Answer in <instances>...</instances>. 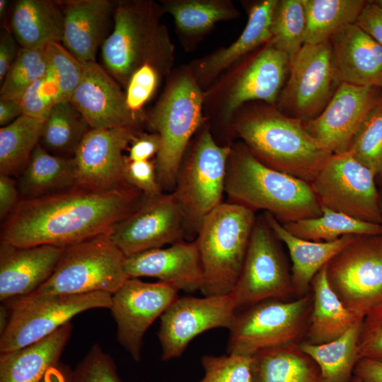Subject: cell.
<instances>
[{"label": "cell", "mask_w": 382, "mask_h": 382, "mask_svg": "<svg viewBox=\"0 0 382 382\" xmlns=\"http://www.w3.org/2000/svg\"><path fill=\"white\" fill-rule=\"evenodd\" d=\"M381 97V88L340 83L321 113L303 122L304 127L331 154H345L363 122Z\"/></svg>", "instance_id": "18"}, {"label": "cell", "mask_w": 382, "mask_h": 382, "mask_svg": "<svg viewBox=\"0 0 382 382\" xmlns=\"http://www.w3.org/2000/svg\"><path fill=\"white\" fill-rule=\"evenodd\" d=\"M17 181L13 177L0 173V218L5 220L18 203Z\"/></svg>", "instance_id": "51"}, {"label": "cell", "mask_w": 382, "mask_h": 382, "mask_svg": "<svg viewBox=\"0 0 382 382\" xmlns=\"http://www.w3.org/2000/svg\"><path fill=\"white\" fill-rule=\"evenodd\" d=\"M234 129L261 163L309 184L332 155L308 133L303 121L274 108L250 112Z\"/></svg>", "instance_id": "3"}, {"label": "cell", "mask_w": 382, "mask_h": 382, "mask_svg": "<svg viewBox=\"0 0 382 382\" xmlns=\"http://www.w3.org/2000/svg\"><path fill=\"white\" fill-rule=\"evenodd\" d=\"M340 84L330 40L306 44L290 59L289 78L279 97V110L306 122L319 115Z\"/></svg>", "instance_id": "14"}, {"label": "cell", "mask_w": 382, "mask_h": 382, "mask_svg": "<svg viewBox=\"0 0 382 382\" xmlns=\"http://www.w3.org/2000/svg\"><path fill=\"white\" fill-rule=\"evenodd\" d=\"M71 329V323H67L36 342L1 354L0 382H40L56 367Z\"/></svg>", "instance_id": "27"}, {"label": "cell", "mask_w": 382, "mask_h": 382, "mask_svg": "<svg viewBox=\"0 0 382 382\" xmlns=\"http://www.w3.org/2000/svg\"><path fill=\"white\" fill-rule=\"evenodd\" d=\"M312 296L270 299L236 313L229 328L227 353L253 357L270 348L299 344L306 335Z\"/></svg>", "instance_id": "7"}, {"label": "cell", "mask_w": 382, "mask_h": 382, "mask_svg": "<svg viewBox=\"0 0 382 382\" xmlns=\"http://www.w3.org/2000/svg\"><path fill=\"white\" fill-rule=\"evenodd\" d=\"M236 310L231 294L176 298L160 316L161 360L180 357L189 343L207 330L229 329Z\"/></svg>", "instance_id": "16"}, {"label": "cell", "mask_w": 382, "mask_h": 382, "mask_svg": "<svg viewBox=\"0 0 382 382\" xmlns=\"http://www.w3.org/2000/svg\"><path fill=\"white\" fill-rule=\"evenodd\" d=\"M11 30L4 28L0 37V81L4 80L7 71L15 61L20 48Z\"/></svg>", "instance_id": "52"}, {"label": "cell", "mask_w": 382, "mask_h": 382, "mask_svg": "<svg viewBox=\"0 0 382 382\" xmlns=\"http://www.w3.org/2000/svg\"><path fill=\"white\" fill-rule=\"evenodd\" d=\"M158 67L145 64L137 69L126 86L125 99L129 110L138 117V112L150 99L158 83Z\"/></svg>", "instance_id": "45"}, {"label": "cell", "mask_w": 382, "mask_h": 382, "mask_svg": "<svg viewBox=\"0 0 382 382\" xmlns=\"http://www.w3.org/2000/svg\"><path fill=\"white\" fill-rule=\"evenodd\" d=\"M8 1L7 0H0V17L2 19V17L6 15L7 11Z\"/></svg>", "instance_id": "56"}, {"label": "cell", "mask_w": 382, "mask_h": 382, "mask_svg": "<svg viewBox=\"0 0 382 382\" xmlns=\"http://www.w3.org/2000/svg\"><path fill=\"white\" fill-rule=\"evenodd\" d=\"M116 2L62 1L64 15L62 44L81 64L96 61L98 48L110 35Z\"/></svg>", "instance_id": "23"}, {"label": "cell", "mask_w": 382, "mask_h": 382, "mask_svg": "<svg viewBox=\"0 0 382 382\" xmlns=\"http://www.w3.org/2000/svg\"><path fill=\"white\" fill-rule=\"evenodd\" d=\"M109 236L126 257L159 248L185 236L184 212L173 192L146 197L135 211L111 228Z\"/></svg>", "instance_id": "15"}, {"label": "cell", "mask_w": 382, "mask_h": 382, "mask_svg": "<svg viewBox=\"0 0 382 382\" xmlns=\"http://www.w3.org/2000/svg\"><path fill=\"white\" fill-rule=\"evenodd\" d=\"M125 175L126 181L146 198L163 193L157 180L155 161H129L126 158Z\"/></svg>", "instance_id": "48"}, {"label": "cell", "mask_w": 382, "mask_h": 382, "mask_svg": "<svg viewBox=\"0 0 382 382\" xmlns=\"http://www.w3.org/2000/svg\"><path fill=\"white\" fill-rule=\"evenodd\" d=\"M376 178L371 170L347 152L332 154L310 185L321 207L382 224Z\"/></svg>", "instance_id": "13"}, {"label": "cell", "mask_w": 382, "mask_h": 382, "mask_svg": "<svg viewBox=\"0 0 382 382\" xmlns=\"http://www.w3.org/2000/svg\"><path fill=\"white\" fill-rule=\"evenodd\" d=\"M306 11L305 43L320 44L355 23L368 1L303 0Z\"/></svg>", "instance_id": "34"}, {"label": "cell", "mask_w": 382, "mask_h": 382, "mask_svg": "<svg viewBox=\"0 0 382 382\" xmlns=\"http://www.w3.org/2000/svg\"><path fill=\"white\" fill-rule=\"evenodd\" d=\"M145 199L129 184L105 190L75 186L43 197L20 199L4 220L1 242L17 247H66L109 233Z\"/></svg>", "instance_id": "1"}, {"label": "cell", "mask_w": 382, "mask_h": 382, "mask_svg": "<svg viewBox=\"0 0 382 382\" xmlns=\"http://www.w3.org/2000/svg\"><path fill=\"white\" fill-rule=\"evenodd\" d=\"M46 47L20 48L1 83L0 98L20 100L25 91L45 75L48 69Z\"/></svg>", "instance_id": "40"}, {"label": "cell", "mask_w": 382, "mask_h": 382, "mask_svg": "<svg viewBox=\"0 0 382 382\" xmlns=\"http://www.w3.org/2000/svg\"><path fill=\"white\" fill-rule=\"evenodd\" d=\"M280 242L263 214L257 216L242 270L230 294L237 309L296 295Z\"/></svg>", "instance_id": "12"}, {"label": "cell", "mask_w": 382, "mask_h": 382, "mask_svg": "<svg viewBox=\"0 0 382 382\" xmlns=\"http://www.w3.org/2000/svg\"><path fill=\"white\" fill-rule=\"evenodd\" d=\"M358 347L360 359L382 361V306L363 318Z\"/></svg>", "instance_id": "47"}, {"label": "cell", "mask_w": 382, "mask_h": 382, "mask_svg": "<svg viewBox=\"0 0 382 382\" xmlns=\"http://www.w3.org/2000/svg\"><path fill=\"white\" fill-rule=\"evenodd\" d=\"M253 382H323L316 362L292 344L262 350L253 356Z\"/></svg>", "instance_id": "31"}, {"label": "cell", "mask_w": 382, "mask_h": 382, "mask_svg": "<svg viewBox=\"0 0 382 382\" xmlns=\"http://www.w3.org/2000/svg\"><path fill=\"white\" fill-rule=\"evenodd\" d=\"M306 23L303 0L278 1L273 13L270 42L291 59L305 43Z\"/></svg>", "instance_id": "38"}, {"label": "cell", "mask_w": 382, "mask_h": 382, "mask_svg": "<svg viewBox=\"0 0 382 382\" xmlns=\"http://www.w3.org/2000/svg\"><path fill=\"white\" fill-rule=\"evenodd\" d=\"M70 102L91 129L136 127L137 116L128 108L125 93L96 61L83 64L80 82Z\"/></svg>", "instance_id": "20"}, {"label": "cell", "mask_w": 382, "mask_h": 382, "mask_svg": "<svg viewBox=\"0 0 382 382\" xmlns=\"http://www.w3.org/2000/svg\"><path fill=\"white\" fill-rule=\"evenodd\" d=\"M231 146H221L208 129L183 160L173 191L185 215V236L196 235L204 219L221 204Z\"/></svg>", "instance_id": "10"}, {"label": "cell", "mask_w": 382, "mask_h": 382, "mask_svg": "<svg viewBox=\"0 0 382 382\" xmlns=\"http://www.w3.org/2000/svg\"><path fill=\"white\" fill-rule=\"evenodd\" d=\"M171 284L144 282L129 278L112 296L111 311L117 328V340L132 357L139 361L144 334L177 298Z\"/></svg>", "instance_id": "17"}, {"label": "cell", "mask_w": 382, "mask_h": 382, "mask_svg": "<svg viewBox=\"0 0 382 382\" xmlns=\"http://www.w3.org/2000/svg\"><path fill=\"white\" fill-rule=\"evenodd\" d=\"M91 127L70 101L54 105L44 121L40 144L48 152L73 157Z\"/></svg>", "instance_id": "35"}, {"label": "cell", "mask_w": 382, "mask_h": 382, "mask_svg": "<svg viewBox=\"0 0 382 382\" xmlns=\"http://www.w3.org/2000/svg\"><path fill=\"white\" fill-rule=\"evenodd\" d=\"M329 284L359 318L382 306V234L356 235L326 265Z\"/></svg>", "instance_id": "11"}, {"label": "cell", "mask_w": 382, "mask_h": 382, "mask_svg": "<svg viewBox=\"0 0 382 382\" xmlns=\"http://www.w3.org/2000/svg\"><path fill=\"white\" fill-rule=\"evenodd\" d=\"M18 178L21 199L58 193L76 186L74 159L54 155L39 143Z\"/></svg>", "instance_id": "30"}, {"label": "cell", "mask_w": 382, "mask_h": 382, "mask_svg": "<svg viewBox=\"0 0 382 382\" xmlns=\"http://www.w3.org/2000/svg\"><path fill=\"white\" fill-rule=\"evenodd\" d=\"M350 382H363L359 378L354 376Z\"/></svg>", "instance_id": "58"}, {"label": "cell", "mask_w": 382, "mask_h": 382, "mask_svg": "<svg viewBox=\"0 0 382 382\" xmlns=\"http://www.w3.org/2000/svg\"><path fill=\"white\" fill-rule=\"evenodd\" d=\"M277 0H264L252 7L246 26L228 47L211 56L202 64V71L214 76L243 55L272 38V23Z\"/></svg>", "instance_id": "33"}, {"label": "cell", "mask_w": 382, "mask_h": 382, "mask_svg": "<svg viewBox=\"0 0 382 382\" xmlns=\"http://www.w3.org/2000/svg\"><path fill=\"white\" fill-rule=\"evenodd\" d=\"M379 190V195H380V204H381V208L382 212V186H381Z\"/></svg>", "instance_id": "57"}, {"label": "cell", "mask_w": 382, "mask_h": 382, "mask_svg": "<svg viewBox=\"0 0 382 382\" xmlns=\"http://www.w3.org/2000/svg\"><path fill=\"white\" fill-rule=\"evenodd\" d=\"M125 270L129 278H157L178 291L200 290L202 284V268L195 240H182L166 248L151 249L127 257Z\"/></svg>", "instance_id": "21"}, {"label": "cell", "mask_w": 382, "mask_h": 382, "mask_svg": "<svg viewBox=\"0 0 382 382\" xmlns=\"http://www.w3.org/2000/svg\"><path fill=\"white\" fill-rule=\"evenodd\" d=\"M138 134L133 126L91 129L73 156L76 186L105 190L129 184L122 152Z\"/></svg>", "instance_id": "19"}, {"label": "cell", "mask_w": 382, "mask_h": 382, "mask_svg": "<svg viewBox=\"0 0 382 382\" xmlns=\"http://www.w3.org/2000/svg\"><path fill=\"white\" fill-rule=\"evenodd\" d=\"M64 372L57 367L51 369L40 382H69Z\"/></svg>", "instance_id": "55"}, {"label": "cell", "mask_w": 382, "mask_h": 382, "mask_svg": "<svg viewBox=\"0 0 382 382\" xmlns=\"http://www.w3.org/2000/svg\"><path fill=\"white\" fill-rule=\"evenodd\" d=\"M127 159L129 161H150L157 156L161 147V139L157 132L138 134L130 144Z\"/></svg>", "instance_id": "49"}, {"label": "cell", "mask_w": 382, "mask_h": 382, "mask_svg": "<svg viewBox=\"0 0 382 382\" xmlns=\"http://www.w3.org/2000/svg\"><path fill=\"white\" fill-rule=\"evenodd\" d=\"M23 114L45 121L55 104L62 102L56 77L49 67L42 77L36 80L20 98Z\"/></svg>", "instance_id": "42"}, {"label": "cell", "mask_w": 382, "mask_h": 382, "mask_svg": "<svg viewBox=\"0 0 382 382\" xmlns=\"http://www.w3.org/2000/svg\"><path fill=\"white\" fill-rule=\"evenodd\" d=\"M374 2L377 4L380 7L382 8V0H376V1H374Z\"/></svg>", "instance_id": "59"}, {"label": "cell", "mask_w": 382, "mask_h": 382, "mask_svg": "<svg viewBox=\"0 0 382 382\" xmlns=\"http://www.w3.org/2000/svg\"><path fill=\"white\" fill-rule=\"evenodd\" d=\"M225 193L228 202L270 213L281 224L322 214L309 183L267 167L245 144L231 147Z\"/></svg>", "instance_id": "2"}, {"label": "cell", "mask_w": 382, "mask_h": 382, "mask_svg": "<svg viewBox=\"0 0 382 382\" xmlns=\"http://www.w3.org/2000/svg\"><path fill=\"white\" fill-rule=\"evenodd\" d=\"M112 294H30L13 299L7 324L1 332L0 353L14 351L51 335L79 313L110 308Z\"/></svg>", "instance_id": "9"}, {"label": "cell", "mask_w": 382, "mask_h": 382, "mask_svg": "<svg viewBox=\"0 0 382 382\" xmlns=\"http://www.w3.org/2000/svg\"><path fill=\"white\" fill-rule=\"evenodd\" d=\"M263 215L275 236L289 251L293 288L299 296L307 294L316 274L356 236H344L330 242L306 241L289 233L271 214L263 212Z\"/></svg>", "instance_id": "26"}, {"label": "cell", "mask_w": 382, "mask_h": 382, "mask_svg": "<svg viewBox=\"0 0 382 382\" xmlns=\"http://www.w3.org/2000/svg\"><path fill=\"white\" fill-rule=\"evenodd\" d=\"M347 153L376 178L382 175V97L359 127Z\"/></svg>", "instance_id": "41"}, {"label": "cell", "mask_w": 382, "mask_h": 382, "mask_svg": "<svg viewBox=\"0 0 382 382\" xmlns=\"http://www.w3.org/2000/svg\"><path fill=\"white\" fill-rule=\"evenodd\" d=\"M337 77L340 83L382 88V47L356 23L330 40Z\"/></svg>", "instance_id": "24"}, {"label": "cell", "mask_w": 382, "mask_h": 382, "mask_svg": "<svg viewBox=\"0 0 382 382\" xmlns=\"http://www.w3.org/2000/svg\"><path fill=\"white\" fill-rule=\"evenodd\" d=\"M326 265L316 274L311 284L312 306L306 342L313 345L337 339L363 318L348 310L332 290L327 277Z\"/></svg>", "instance_id": "29"}, {"label": "cell", "mask_w": 382, "mask_h": 382, "mask_svg": "<svg viewBox=\"0 0 382 382\" xmlns=\"http://www.w3.org/2000/svg\"><path fill=\"white\" fill-rule=\"evenodd\" d=\"M362 319L347 332L330 342L313 345L306 341L299 343L303 352L318 364L323 382H350L355 366L360 359L359 338Z\"/></svg>", "instance_id": "32"}, {"label": "cell", "mask_w": 382, "mask_h": 382, "mask_svg": "<svg viewBox=\"0 0 382 382\" xmlns=\"http://www.w3.org/2000/svg\"><path fill=\"white\" fill-rule=\"evenodd\" d=\"M64 24L62 1L18 0L12 8L11 28L21 47L62 43Z\"/></svg>", "instance_id": "28"}, {"label": "cell", "mask_w": 382, "mask_h": 382, "mask_svg": "<svg viewBox=\"0 0 382 382\" xmlns=\"http://www.w3.org/2000/svg\"><path fill=\"white\" fill-rule=\"evenodd\" d=\"M356 23L382 47V8L374 1H368Z\"/></svg>", "instance_id": "50"}, {"label": "cell", "mask_w": 382, "mask_h": 382, "mask_svg": "<svg viewBox=\"0 0 382 382\" xmlns=\"http://www.w3.org/2000/svg\"><path fill=\"white\" fill-rule=\"evenodd\" d=\"M49 67L54 73L62 101H70L83 73V64L79 62L60 42L46 47Z\"/></svg>", "instance_id": "44"}, {"label": "cell", "mask_w": 382, "mask_h": 382, "mask_svg": "<svg viewBox=\"0 0 382 382\" xmlns=\"http://www.w3.org/2000/svg\"><path fill=\"white\" fill-rule=\"evenodd\" d=\"M202 110L199 87L192 78L184 76L172 85L149 117L151 127L161 139L154 161L163 190L175 189L189 141L203 122Z\"/></svg>", "instance_id": "8"}, {"label": "cell", "mask_w": 382, "mask_h": 382, "mask_svg": "<svg viewBox=\"0 0 382 382\" xmlns=\"http://www.w3.org/2000/svg\"><path fill=\"white\" fill-rule=\"evenodd\" d=\"M23 114L20 100L0 98V125L6 126Z\"/></svg>", "instance_id": "54"}, {"label": "cell", "mask_w": 382, "mask_h": 382, "mask_svg": "<svg viewBox=\"0 0 382 382\" xmlns=\"http://www.w3.org/2000/svg\"><path fill=\"white\" fill-rule=\"evenodd\" d=\"M289 57L269 42L233 86L226 100L225 116L229 117L248 101L274 103L289 74Z\"/></svg>", "instance_id": "25"}, {"label": "cell", "mask_w": 382, "mask_h": 382, "mask_svg": "<svg viewBox=\"0 0 382 382\" xmlns=\"http://www.w3.org/2000/svg\"><path fill=\"white\" fill-rule=\"evenodd\" d=\"M257 216L250 209L227 201L204 219L195 238L204 296L231 293L242 270Z\"/></svg>", "instance_id": "4"}, {"label": "cell", "mask_w": 382, "mask_h": 382, "mask_svg": "<svg viewBox=\"0 0 382 382\" xmlns=\"http://www.w3.org/2000/svg\"><path fill=\"white\" fill-rule=\"evenodd\" d=\"M161 31L151 3L117 1L113 29L101 47L103 66L126 87L142 65H159L165 48Z\"/></svg>", "instance_id": "6"}, {"label": "cell", "mask_w": 382, "mask_h": 382, "mask_svg": "<svg viewBox=\"0 0 382 382\" xmlns=\"http://www.w3.org/2000/svg\"><path fill=\"white\" fill-rule=\"evenodd\" d=\"M65 247L0 244V300L30 294L52 274Z\"/></svg>", "instance_id": "22"}, {"label": "cell", "mask_w": 382, "mask_h": 382, "mask_svg": "<svg viewBox=\"0 0 382 382\" xmlns=\"http://www.w3.org/2000/svg\"><path fill=\"white\" fill-rule=\"evenodd\" d=\"M376 178L379 179L381 186H382V175L377 177Z\"/></svg>", "instance_id": "60"}, {"label": "cell", "mask_w": 382, "mask_h": 382, "mask_svg": "<svg viewBox=\"0 0 382 382\" xmlns=\"http://www.w3.org/2000/svg\"><path fill=\"white\" fill-rule=\"evenodd\" d=\"M69 382H121L115 366L99 346L95 345L70 377Z\"/></svg>", "instance_id": "46"}, {"label": "cell", "mask_w": 382, "mask_h": 382, "mask_svg": "<svg viewBox=\"0 0 382 382\" xmlns=\"http://www.w3.org/2000/svg\"><path fill=\"white\" fill-rule=\"evenodd\" d=\"M252 361L253 357L233 354L204 355V375L198 382H253Z\"/></svg>", "instance_id": "43"}, {"label": "cell", "mask_w": 382, "mask_h": 382, "mask_svg": "<svg viewBox=\"0 0 382 382\" xmlns=\"http://www.w3.org/2000/svg\"><path fill=\"white\" fill-rule=\"evenodd\" d=\"M125 258L109 233L68 245L52 274L34 292L112 295L129 279L125 270Z\"/></svg>", "instance_id": "5"}, {"label": "cell", "mask_w": 382, "mask_h": 382, "mask_svg": "<svg viewBox=\"0 0 382 382\" xmlns=\"http://www.w3.org/2000/svg\"><path fill=\"white\" fill-rule=\"evenodd\" d=\"M354 376L363 382H382V361L360 359L355 366Z\"/></svg>", "instance_id": "53"}, {"label": "cell", "mask_w": 382, "mask_h": 382, "mask_svg": "<svg viewBox=\"0 0 382 382\" xmlns=\"http://www.w3.org/2000/svg\"><path fill=\"white\" fill-rule=\"evenodd\" d=\"M166 8L178 28L188 34L202 33L236 13L229 4L214 1H178L168 4Z\"/></svg>", "instance_id": "39"}, {"label": "cell", "mask_w": 382, "mask_h": 382, "mask_svg": "<svg viewBox=\"0 0 382 382\" xmlns=\"http://www.w3.org/2000/svg\"><path fill=\"white\" fill-rule=\"evenodd\" d=\"M322 214L282 224L294 236L310 241L330 242L347 235L382 234V224L360 221L326 207Z\"/></svg>", "instance_id": "37"}, {"label": "cell", "mask_w": 382, "mask_h": 382, "mask_svg": "<svg viewBox=\"0 0 382 382\" xmlns=\"http://www.w3.org/2000/svg\"><path fill=\"white\" fill-rule=\"evenodd\" d=\"M44 121L22 115L0 128V173L18 177L40 143Z\"/></svg>", "instance_id": "36"}]
</instances>
